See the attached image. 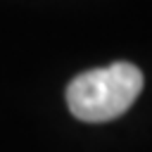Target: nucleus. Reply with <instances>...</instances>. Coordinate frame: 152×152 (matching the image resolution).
<instances>
[{"label": "nucleus", "instance_id": "1", "mask_svg": "<svg viewBox=\"0 0 152 152\" xmlns=\"http://www.w3.org/2000/svg\"><path fill=\"white\" fill-rule=\"evenodd\" d=\"M142 74L128 62L78 74L66 88L71 114L88 124H102L121 116L140 95Z\"/></svg>", "mask_w": 152, "mask_h": 152}]
</instances>
